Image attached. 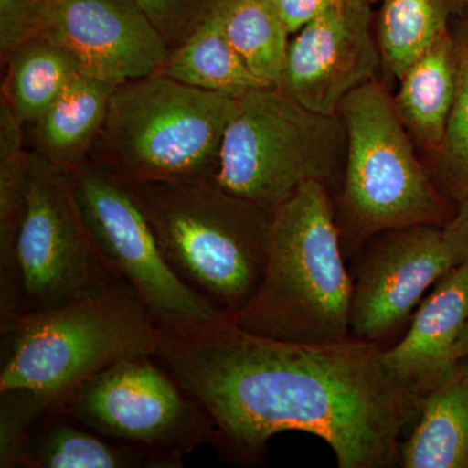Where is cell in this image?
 <instances>
[{
    "label": "cell",
    "instance_id": "ac0fdd59",
    "mask_svg": "<svg viewBox=\"0 0 468 468\" xmlns=\"http://www.w3.org/2000/svg\"><path fill=\"white\" fill-rule=\"evenodd\" d=\"M24 468H168L153 452L117 441L48 409L34 427Z\"/></svg>",
    "mask_w": 468,
    "mask_h": 468
},
{
    "label": "cell",
    "instance_id": "4316f807",
    "mask_svg": "<svg viewBox=\"0 0 468 468\" xmlns=\"http://www.w3.org/2000/svg\"><path fill=\"white\" fill-rule=\"evenodd\" d=\"M36 0H0V55L5 58L32 38L33 7Z\"/></svg>",
    "mask_w": 468,
    "mask_h": 468
},
{
    "label": "cell",
    "instance_id": "9c48e42d",
    "mask_svg": "<svg viewBox=\"0 0 468 468\" xmlns=\"http://www.w3.org/2000/svg\"><path fill=\"white\" fill-rule=\"evenodd\" d=\"M98 250L163 326L226 318L169 266L143 209L116 176L89 162L66 174Z\"/></svg>",
    "mask_w": 468,
    "mask_h": 468
},
{
    "label": "cell",
    "instance_id": "30bf717a",
    "mask_svg": "<svg viewBox=\"0 0 468 468\" xmlns=\"http://www.w3.org/2000/svg\"><path fill=\"white\" fill-rule=\"evenodd\" d=\"M15 258L20 315L120 279L98 250L66 174L33 151Z\"/></svg>",
    "mask_w": 468,
    "mask_h": 468
},
{
    "label": "cell",
    "instance_id": "3957f363",
    "mask_svg": "<svg viewBox=\"0 0 468 468\" xmlns=\"http://www.w3.org/2000/svg\"><path fill=\"white\" fill-rule=\"evenodd\" d=\"M0 392L26 389L48 408L120 360L155 356L160 325L122 279L89 289L2 329Z\"/></svg>",
    "mask_w": 468,
    "mask_h": 468
},
{
    "label": "cell",
    "instance_id": "484cf974",
    "mask_svg": "<svg viewBox=\"0 0 468 468\" xmlns=\"http://www.w3.org/2000/svg\"><path fill=\"white\" fill-rule=\"evenodd\" d=\"M167 43L180 46L224 0H132Z\"/></svg>",
    "mask_w": 468,
    "mask_h": 468
},
{
    "label": "cell",
    "instance_id": "2e32d148",
    "mask_svg": "<svg viewBox=\"0 0 468 468\" xmlns=\"http://www.w3.org/2000/svg\"><path fill=\"white\" fill-rule=\"evenodd\" d=\"M458 72L457 43L449 27L397 84L394 109L420 158L435 153L441 144L457 92Z\"/></svg>",
    "mask_w": 468,
    "mask_h": 468
},
{
    "label": "cell",
    "instance_id": "f546056e",
    "mask_svg": "<svg viewBox=\"0 0 468 468\" xmlns=\"http://www.w3.org/2000/svg\"><path fill=\"white\" fill-rule=\"evenodd\" d=\"M458 354L460 358H468V323L466 328H464L463 335L460 341V346H458Z\"/></svg>",
    "mask_w": 468,
    "mask_h": 468
},
{
    "label": "cell",
    "instance_id": "5b68a950",
    "mask_svg": "<svg viewBox=\"0 0 468 468\" xmlns=\"http://www.w3.org/2000/svg\"><path fill=\"white\" fill-rule=\"evenodd\" d=\"M337 115L347 144L334 207L347 263L381 230L452 220L457 206L433 184L380 80L350 92Z\"/></svg>",
    "mask_w": 468,
    "mask_h": 468
},
{
    "label": "cell",
    "instance_id": "ba28073f",
    "mask_svg": "<svg viewBox=\"0 0 468 468\" xmlns=\"http://www.w3.org/2000/svg\"><path fill=\"white\" fill-rule=\"evenodd\" d=\"M154 359L120 360L77 385L51 409L101 435L153 452L168 468H181L186 455L212 445L214 421Z\"/></svg>",
    "mask_w": 468,
    "mask_h": 468
},
{
    "label": "cell",
    "instance_id": "277c9868",
    "mask_svg": "<svg viewBox=\"0 0 468 468\" xmlns=\"http://www.w3.org/2000/svg\"><path fill=\"white\" fill-rule=\"evenodd\" d=\"M122 183L172 270L230 318L242 310L266 270L273 209L214 180Z\"/></svg>",
    "mask_w": 468,
    "mask_h": 468
},
{
    "label": "cell",
    "instance_id": "ffe728a7",
    "mask_svg": "<svg viewBox=\"0 0 468 468\" xmlns=\"http://www.w3.org/2000/svg\"><path fill=\"white\" fill-rule=\"evenodd\" d=\"M159 72L199 90L236 98L252 89L267 88L228 41L223 3L180 46L169 51Z\"/></svg>",
    "mask_w": 468,
    "mask_h": 468
},
{
    "label": "cell",
    "instance_id": "603a6c76",
    "mask_svg": "<svg viewBox=\"0 0 468 468\" xmlns=\"http://www.w3.org/2000/svg\"><path fill=\"white\" fill-rule=\"evenodd\" d=\"M224 32L245 66L267 88H279L291 33L268 0H224Z\"/></svg>",
    "mask_w": 468,
    "mask_h": 468
},
{
    "label": "cell",
    "instance_id": "8992f818",
    "mask_svg": "<svg viewBox=\"0 0 468 468\" xmlns=\"http://www.w3.org/2000/svg\"><path fill=\"white\" fill-rule=\"evenodd\" d=\"M237 100L162 72L117 85L90 163L132 183L214 180Z\"/></svg>",
    "mask_w": 468,
    "mask_h": 468
},
{
    "label": "cell",
    "instance_id": "83f0119b",
    "mask_svg": "<svg viewBox=\"0 0 468 468\" xmlns=\"http://www.w3.org/2000/svg\"><path fill=\"white\" fill-rule=\"evenodd\" d=\"M292 34L343 0H268ZM377 2V0H375Z\"/></svg>",
    "mask_w": 468,
    "mask_h": 468
},
{
    "label": "cell",
    "instance_id": "7c38bea8",
    "mask_svg": "<svg viewBox=\"0 0 468 468\" xmlns=\"http://www.w3.org/2000/svg\"><path fill=\"white\" fill-rule=\"evenodd\" d=\"M32 38L54 43L81 75L113 85L159 72L169 55L132 0H36Z\"/></svg>",
    "mask_w": 468,
    "mask_h": 468
},
{
    "label": "cell",
    "instance_id": "4fadbf2b",
    "mask_svg": "<svg viewBox=\"0 0 468 468\" xmlns=\"http://www.w3.org/2000/svg\"><path fill=\"white\" fill-rule=\"evenodd\" d=\"M374 3L343 0L292 34L279 88L314 112L337 115L350 92L380 80Z\"/></svg>",
    "mask_w": 468,
    "mask_h": 468
},
{
    "label": "cell",
    "instance_id": "6da1fadb",
    "mask_svg": "<svg viewBox=\"0 0 468 468\" xmlns=\"http://www.w3.org/2000/svg\"><path fill=\"white\" fill-rule=\"evenodd\" d=\"M381 351L351 335L272 340L226 316L160 325L154 356L207 411L228 463L260 466L271 437L298 431L328 443L340 468H394L421 396L388 372Z\"/></svg>",
    "mask_w": 468,
    "mask_h": 468
},
{
    "label": "cell",
    "instance_id": "cb8c5ba5",
    "mask_svg": "<svg viewBox=\"0 0 468 468\" xmlns=\"http://www.w3.org/2000/svg\"><path fill=\"white\" fill-rule=\"evenodd\" d=\"M451 32L460 58L457 92L439 149L420 159L439 192L457 206L468 197V18L452 17Z\"/></svg>",
    "mask_w": 468,
    "mask_h": 468
},
{
    "label": "cell",
    "instance_id": "d6986e66",
    "mask_svg": "<svg viewBox=\"0 0 468 468\" xmlns=\"http://www.w3.org/2000/svg\"><path fill=\"white\" fill-rule=\"evenodd\" d=\"M462 0H384L375 14L381 76L390 91L410 66L449 32L461 15Z\"/></svg>",
    "mask_w": 468,
    "mask_h": 468
},
{
    "label": "cell",
    "instance_id": "44dd1931",
    "mask_svg": "<svg viewBox=\"0 0 468 468\" xmlns=\"http://www.w3.org/2000/svg\"><path fill=\"white\" fill-rule=\"evenodd\" d=\"M2 64L5 72L0 100L26 126L38 120L80 75L66 52L42 38L21 43L2 58Z\"/></svg>",
    "mask_w": 468,
    "mask_h": 468
},
{
    "label": "cell",
    "instance_id": "e0dca14e",
    "mask_svg": "<svg viewBox=\"0 0 468 468\" xmlns=\"http://www.w3.org/2000/svg\"><path fill=\"white\" fill-rule=\"evenodd\" d=\"M399 467L468 468V358L421 397L399 446Z\"/></svg>",
    "mask_w": 468,
    "mask_h": 468
},
{
    "label": "cell",
    "instance_id": "8fae6325",
    "mask_svg": "<svg viewBox=\"0 0 468 468\" xmlns=\"http://www.w3.org/2000/svg\"><path fill=\"white\" fill-rule=\"evenodd\" d=\"M455 266L442 227L417 224L374 234L349 263L351 337L392 346L431 289Z\"/></svg>",
    "mask_w": 468,
    "mask_h": 468
},
{
    "label": "cell",
    "instance_id": "52a82bcc",
    "mask_svg": "<svg viewBox=\"0 0 468 468\" xmlns=\"http://www.w3.org/2000/svg\"><path fill=\"white\" fill-rule=\"evenodd\" d=\"M346 144L340 116L314 112L280 88L252 89L237 100L214 181L270 209L309 181L324 185L334 198L343 183Z\"/></svg>",
    "mask_w": 468,
    "mask_h": 468
},
{
    "label": "cell",
    "instance_id": "7402d4cb",
    "mask_svg": "<svg viewBox=\"0 0 468 468\" xmlns=\"http://www.w3.org/2000/svg\"><path fill=\"white\" fill-rule=\"evenodd\" d=\"M30 150L26 125L0 100V313L20 306L15 243L26 197Z\"/></svg>",
    "mask_w": 468,
    "mask_h": 468
},
{
    "label": "cell",
    "instance_id": "9a60e30c",
    "mask_svg": "<svg viewBox=\"0 0 468 468\" xmlns=\"http://www.w3.org/2000/svg\"><path fill=\"white\" fill-rule=\"evenodd\" d=\"M117 85L80 73L33 124L27 147L63 174L90 162Z\"/></svg>",
    "mask_w": 468,
    "mask_h": 468
},
{
    "label": "cell",
    "instance_id": "d4e9b609",
    "mask_svg": "<svg viewBox=\"0 0 468 468\" xmlns=\"http://www.w3.org/2000/svg\"><path fill=\"white\" fill-rule=\"evenodd\" d=\"M0 397V467H21L34 427L48 408L26 389L5 390Z\"/></svg>",
    "mask_w": 468,
    "mask_h": 468
},
{
    "label": "cell",
    "instance_id": "5bb4252c",
    "mask_svg": "<svg viewBox=\"0 0 468 468\" xmlns=\"http://www.w3.org/2000/svg\"><path fill=\"white\" fill-rule=\"evenodd\" d=\"M468 323V261L437 282L419 304L401 337L381 351L385 368L423 397L460 362Z\"/></svg>",
    "mask_w": 468,
    "mask_h": 468
},
{
    "label": "cell",
    "instance_id": "f1b7e54d",
    "mask_svg": "<svg viewBox=\"0 0 468 468\" xmlns=\"http://www.w3.org/2000/svg\"><path fill=\"white\" fill-rule=\"evenodd\" d=\"M443 237L457 264L468 261V197L455 207L454 217L443 227Z\"/></svg>",
    "mask_w": 468,
    "mask_h": 468
},
{
    "label": "cell",
    "instance_id": "4dcf8cb0",
    "mask_svg": "<svg viewBox=\"0 0 468 468\" xmlns=\"http://www.w3.org/2000/svg\"><path fill=\"white\" fill-rule=\"evenodd\" d=\"M461 16L468 18V0H462Z\"/></svg>",
    "mask_w": 468,
    "mask_h": 468
},
{
    "label": "cell",
    "instance_id": "7a4b0ae2",
    "mask_svg": "<svg viewBox=\"0 0 468 468\" xmlns=\"http://www.w3.org/2000/svg\"><path fill=\"white\" fill-rule=\"evenodd\" d=\"M351 292L334 198L309 181L273 209L264 275L232 320L272 340L335 343L350 337Z\"/></svg>",
    "mask_w": 468,
    "mask_h": 468
}]
</instances>
